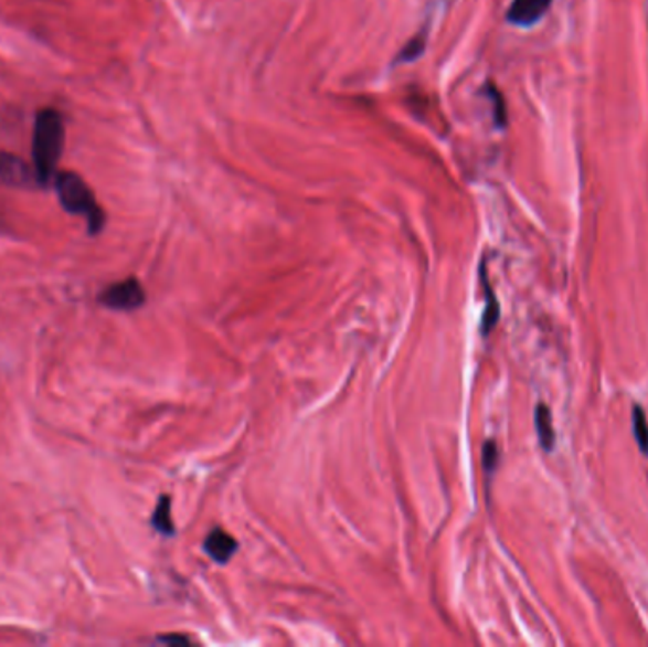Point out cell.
I'll return each instance as SVG.
<instances>
[{
    "label": "cell",
    "mask_w": 648,
    "mask_h": 647,
    "mask_svg": "<svg viewBox=\"0 0 648 647\" xmlns=\"http://www.w3.org/2000/svg\"><path fill=\"white\" fill-rule=\"evenodd\" d=\"M65 145V126L61 116L46 108L41 110L34 121L33 163L34 173L41 184H46L54 177Z\"/></svg>",
    "instance_id": "cell-1"
},
{
    "label": "cell",
    "mask_w": 648,
    "mask_h": 647,
    "mask_svg": "<svg viewBox=\"0 0 648 647\" xmlns=\"http://www.w3.org/2000/svg\"><path fill=\"white\" fill-rule=\"evenodd\" d=\"M55 190L60 202L68 213L73 215L86 216L89 232H99L100 226L105 223V215L99 205L95 202L94 192L87 187L84 179L71 171H63L55 177Z\"/></svg>",
    "instance_id": "cell-2"
},
{
    "label": "cell",
    "mask_w": 648,
    "mask_h": 647,
    "mask_svg": "<svg viewBox=\"0 0 648 647\" xmlns=\"http://www.w3.org/2000/svg\"><path fill=\"white\" fill-rule=\"evenodd\" d=\"M145 289L137 279H126L120 284L110 285L103 295H100V303L113 308V310L131 311L141 308L145 304Z\"/></svg>",
    "instance_id": "cell-3"
},
{
    "label": "cell",
    "mask_w": 648,
    "mask_h": 647,
    "mask_svg": "<svg viewBox=\"0 0 648 647\" xmlns=\"http://www.w3.org/2000/svg\"><path fill=\"white\" fill-rule=\"evenodd\" d=\"M552 0H512L508 8L507 20L518 28H533L546 15Z\"/></svg>",
    "instance_id": "cell-4"
},
{
    "label": "cell",
    "mask_w": 648,
    "mask_h": 647,
    "mask_svg": "<svg viewBox=\"0 0 648 647\" xmlns=\"http://www.w3.org/2000/svg\"><path fill=\"white\" fill-rule=\"evenodd\" d=\"M203 549H205V553H208L214 562L226 564L227 560L232 559L235 551H237V541H235L230 533L224 532L221 528H216V530L209 533L208 540L203 543Z\"/></svg>",
    "instance_id": "cell-5"
},
{
    "label": "cell",
    "mask_w": 648,
    "mask_h": 647,
    "mask_svg": "<svg viewBox=\"0 0 648 647\" xmlns=\"http://www.w3.org/2000/svg\"><path fill=\"white\" fill-rule=\"evenodd\" d=\"M535 427L539 433V441L544 450L550 452L554 448L555 435L554 424H552V414H550L549 406L541 403L535 411Z\"/></svg>",
    "instance_id": "cell-6"
},
{
    "label": "cell",
    "mask_w": 648,
    "mask_h": 647,
    "mask_svg": "<svg viewBox=\"0 0 648 647\" xmlns=\"http://www.w3.org/2000/svg\"><path fill=\"white\" fill-rule=\"evenodd\" d=\"M152 524L163 535H173L174 527L173 519H171V499H169V496H163L160 499V503L156 507L155 517H152Z\"/></svg>",
    "instance_id": "cell-7"
},
{
    "label": "cell",
    "mask_w": 648,
    "mask_h": 647,
    "mask_svg": "<svg viewBox=\"0 0 648 647\" xmlns=\"http://www.w3.org/2000/svg\"><path fill=\"white\" fill-rule=\"evenodd\" d=\"M631 422H634L635 441H637L642 454L648 456V424L641 406L634 405L631 409Z\"/></svg>",
    "instance_id": "cell-8"
},
{
    "label": "cell",
    "mask_w": 648,
    "mask_h": 647,
    "mask_svg": "<svg viewBox=\"0 0 648 647\" xmlns=\"http://www.w3.org/2000/svg\"><path fill=\"white\" fill-rule=\"evenodd\" d=\"M486 293H488V306L484 311V321H481V332L488 335L493 329L497 321H499V303L495 300L493 290L489 289V285L486 284Z\"/></svg>",
    "instance_id": "cell-9"
},
{
    "label": "cell",
    "mask_w": 648,
    "mask_h": 647,
    "mask_svg": "<svg viewBox=\"0 0 648 647\" xmlns=\"http://www.w3.org/2000/svg\"><path fill=\"white\" fill-rule=\"evenodd\" d=\"M425 46H427V34H417L404 46L402 54L399 55V61L406 63V61L417 60L425 52Z\"/></svg>",
    "instance_id": "cell-10"
},
{
    "label": "cell",
    "mask_w": 648,
    "mask_h": 647,
    "mask_svg": "<svg viewBox=\"0 0 648 647\" xmlns=\"http://www.w3.org/2000/svg\"><path fill=\"white\" fill-rule=\"evenodd\" d=\"M488 92L489 97L493 99L495 121L499 128H504L507 126V105H504L501 92L495 88L493 84H488Z\"/></svg>",
    "instance_id": "cell-11"
},
{
    "label": "cell",
    "mask_w": 648,
    "mask_h": 647,
    "mask_svg": "<svg viewBox=\"0 0 648 647\" xmlns=\"http://www.w3.org/2000/svg\"><path fill=\"white\" fill-rule=\"evenodd\" d=\"M497 459H499L497 445H495V441H488L484 445V467H486V471H493L495 466H497Z\"/></svg>",
    "instance_id": "cell-12"
},
{
    "label": "cell",
    "mask_w": 648,
    "mask_h": 647,
    "mask_svg": "<svg viewBox=\"0 0 648 647\" xmlns=\"http://www.w3.org/2000/svg\"><path fill=\"white\" fill-rule=\"evenodd\" d=\"M161 641H166V644H190V640L184 636H168V638H161Z\"/></svg>",
    "instance_id": "cell-13"
}]
</instances>
